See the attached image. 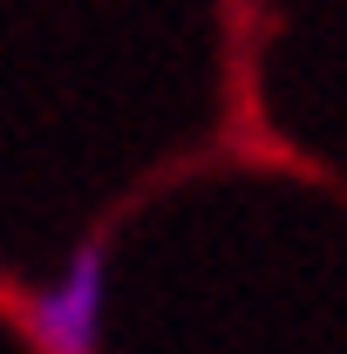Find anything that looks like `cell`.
<instances>
[{"label": "cell", "mask_w": 347, "mask_h": 354, "mask_svg": "<svg viewBox=\"0 0 347 354\" xmlns=\"http://www.w3.org/2000/svg\"><path fill=\"white\" fill-rule=\"evenodd\" d=\"M102 307H109V259L95 239H82L68 252V266L28 293L21 327L41 354H95L102 348Z\"/></svg>", "instance_id": "obj_1"}]
</instances>
